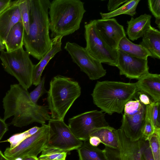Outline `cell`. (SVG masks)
<instances>
[{"label":"cell","mask_w":160,"mask_h":160,"mask_svg":"<svg viewBox=\"0 0 160 160\" xmlns=\"http://www.w3.org/2000/svg\"><path fill=\"white\" fill-rule=\"evenodd\" d=\"M61 36H58L51 39L52 47L51 49L40 59L39 62L34 65L32 72V84L37 86L41 80L42 73L50 60L58 52L62 51Z\"/></svg>","instance_id":"obj_18"},{"label":"cell","mask_w":160,"mask_h":160,"mask_svg":"<svg viewBox=\"0 0 160 160\" xmlns=\"http://www.w3.org/2000/svg\"><path fill=\"white\" fill-rule=\"evenodd\" d=\"M89 142L92 146L97 147L101 143L99 138L96 136H90L89 139Z\"/></svg>","instance_id":"obj_39"},{"label":"cell","mask_w":160,"mask_h":160,"mask_svg":"<svg viewBox=\"0 0 160 160\" xmlns=\"http://www.w3.org/2000/svg\"><path fill=\"white\" fill-rule=\"evenodd\" d=\"M49 127L43 124L38 131L12 148H6L4 155L10 160L26 156L37 157L42 152L48 138Z\"/></svg>","instance_id":"obj_11"},{"label":"cell","mask_w":160,"mask_h":160,"mask_svg":"<svg viewBox=\"0 0 160 160\" xmlns=\"http://www.w3.org/2000/svg\"><path fill=\"white\" fill-rule=\"evenodd\" d=\"M64 49L70 54L73 62L90 80H97L106 75V71L102 63L91 56L85 48L75 42H67Z\"/></svg>","instance_id":"obj_10"},{"label":"cell","mask_w":160,"mask_h":160,"mask_svg":"<svg viewBox=\"0 0 160 160\" xmlns=\"http://www.w3.org/2000/svg\"><path fill=\"white\" fill-rule=\"evenodd\" d=\"M140 0H128L116 10L107 13H100L102 19L111 18L122 14L133 16L136 13L137 6Z\"/></svg>","instance_id":"obj_25"},{"label":"cell","mask_w":160,"mask_h":160,"mask_svg":"<svg viewBox=\"0 0 160 160\" xmlns=\"http://www.w3.org/2000/svg\"><path fill=\"white\" fill-rule=\"evenodd\" d=\"M139 44L146 48L151 57L160 59V32L151 26L142 37Z\"/></svg>","instance_id":"obj_20"},{"label":"cell","mask_w":160,"mask_h":160,"mask_svg":"<svg viewBox=\"0 0 160 160\" xmlns=\"http://www.w3.org/2000/svg\"><path fill=\"white\" fill-rule=\"evenodd\" d=\"M24 32L22 22H18L12 27L3 43L6 51L11 52L23 47Z\"/></svg>","instance_id":"obj_21"},{"label":"cell","mask_w":160,"mask_h":160,"mask_svg":"<svg viewBox=\"0 0 160 160\" xmlns=\"http://www.w3.org/2000/svg\"><path fill=\"white\" fill-rule=\"evenodd\" d=\"M148 141L154 160H160V129H155Z\"/></svg>","instance_id":"obj_28"},{"label":"cell","mask_w":160,"mask_h":160,"mask_svg":"<svg viewBox=\"0 0 160 160\" xmlns=\"http://www.w3.org/2000/svg\"><path fill=\"white\" fill-rule=\"evenodd\" d=\"M151 16L144 14L127 22V33L129 39L134 41L142 37L150 27Z\"/></svg>","instance_id":"obj_19"},{"label":"cell","mask_w":160,"mask_h":160,"mask_svg":"<svg viewBox=\"0 0 160 160\" xmlns=\"http://www.w3.org/2000/svg\"><path fill=\"white\" fill-rule=\"evenodd\" d=\"M117 50H120L133 57L148 59L151 55L148 51L139 44H134L125 36L120 41Z\"/></svg>","instance_id":"obj_23"},{"label":"cell","mask_w":160,"mask_h":160,"mask_svg":"<svg viewBox=\"0 0 160 160\" xmlns=\"http://www.w3.org/2000/svg\"><path fill=\"white\" fill-rule=\"evenodd\" d=\"M146 108L139 113L132 115H123L120 128L125 136L132 141H138L142 138V129L145 120Z\"/></svg>","instance_id":"obj_15"},{"label":"cell","mask_w":160,"mask_h":160,"mask_svg":"<svg viewBox=\"0 0 160 160\" xmlns=\"http://www.w3.org/2000/svg\"><path fill=\"white\" fill-rule=\"evenodd\" d=\"M117 135L118 148L114 149L105 146L104 149L110 160H143L142 149L145 140L141 138L132 141L121 128L117 130Z\"/></svg>","instance_id":"obj_12"},{"label":"cell","mask_w":160,"mask_h":160,"mask_svg":"<svg viewBox=\"0 0 160 160\" xmlns=\"http://www.w3.org/2000/svg\"><path fill=\"white\" fill-rule=\"evenodd\" d=\"M48 140L42 151V155L68 152L77 150L83 142L77 138L63 121L51 119L48 121Z\"/></svg>","instance_id":"obj_7"},{"label":"cell","mask_w":160,"mask_h":160,"mask_svg":"<svg viewBox=\"0 0 160 160\" xmlns=\"http://www.w3.org/2000/svg\"><path fill=\"white\" fill-rule=\"evenodd\" d=\"M135 100L131 99L125 105L123 110V114L131 116L136 114L146 108V106L142 103L138 99L135 98Z\"/></svg>","instance_id":"obj_29"},{"label":"cell","mask_w":160,"mask_h":160,"mask_svg":"<svg viewBox=\"0 0 160 160\" xmlns=\"http://www.w3.org/2000/svg\"><path fill=\"white\" fill-rule=\"evenodd\" d=\"M39 128L37 126H35L22 132L14 134L3 142H9L10 144L9 148H13L25 139L36 133Z\"/></svg>","instance_id":"obj_27"},{"label":"cell","mask_w":160,"mask_h":160,"mask_svg":"<svg viewBox=\"0 0 160 160\" xmlns=\"http://www.w3.org/2000/svg\"><path fill=\"white\" fill-rule=\"evenodd\" d=\"M81 92L77 82L60 75L54 77L50 82L47 98L51 119L64 121L67 112Z\"/></svg>","instance_id":"obj_5"},{"label":"cell","mask_w":160,"mask_h":160,"mask_svg":"<svg viewBox=\"0 0 160 160\" xmlns=\"http://www.w3.org/2000/svg\"><path fill=\"white\" fill-rule=\"evenodd\" d=\"M8 130V126L5 121L0 118V141Z\"/></svg>","instance_id":"obj_38"},{"label":"cell","mask_w":160,"mask_h":160,"mask_svg":"<svg viewBox=\"0 0 160 160\" xmlns=\"http://www.w3.org/2000/svg\"><path fill=\"white\" fill-rule=\"evenodd\" d=\"M98 32L112 48L117 50L119 43L126 36L123 27L114 18L94 20Z\"/></svg>","instance_id":"obj_14"},{"label":"cell","mask_w":160,"mask_h":160,"mask_svg":"<svg viewBox=\"0 0 160 160\" xmlns=\"http://www.w3.org/2000/svg\"><path fill=\"white\" fill-rule=\"evenodd\" d=\"M5 48V45L3 44L2 42L0 40V52L4 50Z\"/></svg>","instance_id":"obj_42"},{"label":"cell","mask_w":160,"mask_h":160,"mask_svg":"<svg viewBox=\"0 0 160 160\" xmlns=\"http://www.w3.org/2000/svg\"><path fill=\"white\" fill-rule=\"evenodd\" d=\"M148 8L152 14L155 18V23L158 25L159 28L160 26V0H148Z\"/></svg>","instance_id":"obj_33"},{"label":"cell","mask_w":160,"mask_h":160,"mask_svg":"<svg viewBox=\"0 0 160 160\" xmlns=\"http://www.w3.org/2000/svg\"><path fill=\"white\" fill-rule=\"evenodd\" d=\"M19 0L12 1L0 14V40L3 44L9 32L19 22H22L18 6Z\"/></svg>","instance_id":"obj_16"},{"label":"cell","mask_w":160,"mask_h":160,"mask_svg":"<svg viewBox=\"0 0 160 160\" xmlns=\"http://www.w3.org/2000/svg\"><path fill=\"white\" fill-rule=\"evenodd\" d=\"M155 130V128L150 116L148 105H147L145 120L142 129L141 138L145 141H148L154 133Z\"/></svg>","instance_id":"obj_30"},{"label":"cell","mask_w":160,"mask_h":160,"mask_svg":"<svg viewBox=\"0 0 160 160\" xmlns=\"http://www.w3.org/2000/svg\"><path fill=\"white\" fill-rule=\"evenodd\" d=\"M139 92V91H138ZM138 92L139 95V99L140 101L143 104L147 106L150 105L152 102L149 97L144 92Z\"/></svg>","instance_id":"obj_37"},{"label":"cell","mask_w":160,"mask_h":160,"mask_svg":"<svg viewBox=\"0 0 160 160\" xmlns=\"http://www.w3.org/2000/svg\"><path fill=\"white\" fill-rule=\"evenodd\" d=\"M45 81V78L43 77L36 88L29 93L31 100L35 104H37L38 100L41 97L48 93V91L46 90L44 87Z\"/></svg>","instance_id":"obj_32"},{"label":"cell","mask_w":160,"mask_h":160,"mask_svg":"<svg viewBox=\"0 0 160 160\" xmlns=\"http://www.w3.org/2000/svg\"><path fill=\"white\" fill-rule=\"evenodd\" d=\"M49 9L52 38L63 37L78 30L86 12L84 2L80 0H53Z\"/></svg>","instance_id":"obj_4"},{"label":"cell","mask_w":160,"mask_h":160,"mask_svg":"<svg viewBox=\"0 0 160 160\" xmlns=\"http://www.w3.org/2000/svg\"><path fill=\"white\" fill-rule=\"evenodd\" d=\"M11 0H0V14L10 4Z\"/></svg>","instance_id":"obj_40"},{"label":"cell","mask_w":160,"mask_h":160,"mask_svg":"<svg viewBox=\"0 0 160 160\" xmlns=\"http://www.w3.org/2000/svg\"><path fill=\"white\" fill-rule=\"evenodd\" d=\"M160 102H152L148 105L151 120L155 129H160Z\"/></svg>","instance_id":"obj_31"},{"label":"cell","mask_w":160,"mask_h":160,"mask_svg":"<svg viewBox=\"0 0 160 160\" xmlns=\"http://www.w3.org/2000/svg\"><path fill=\"white\" fill-rule=\"evenodd\" d=\"M13 160H22V158H16Z\"/></svg>","instance_id":"obj_45"},{"label":"cell","mask_w":160,"mask_h":160,"mask_svg":"<svg viewBox=\"0 0 160 160\" xmlns=\"http://www.w3.org/2000/svg\"><path fill=\"white\" fill-rule=\"evenodd\" d=\"M49 0H30L29 33L24 32L23 45L30 55L38 60L51 49L49 35Z\"/></svg>","instance_id":"obj_2"},{"label":"cell","mask_w":160,"mask_h":160,"mask_svg":"<svg viewBox=\"0 0 160 160\" xmlns=\"http://www.w3.org/2000/svg\"><path fill=\"white\" fill-rule=\"evenodd\" d=\"M138 91L137 82L98 81L91 95L95 105L111 115L115 112L122 113L126 104Z\"/></svg>","instance_id":"obj_3"},{"label":"cell","mask_w":160,"mask_h":160,"mask_svg":"<svg viewBox=\"0 0 160 160\" xmlns=\"http://www.w3.org/2000/svg\"><path fill=\"white\" fill-rule=\"evenodd\" d=\"M92 136L99 138L105 146L114 149L118 147L117 129L109 126L97 129L91 135Z\"/></svg>","instance_id":"obj_24"},{"label":"cell","mask_w":160,"mask_h":160,"mask_svg":"<svg viewBox=\"0 0 160 160\" xmlns=\"http://www.w3.org/2000/svg\"><path fill=\"white\" fill-rule=\"evenodd\" d=\"M139 91L147 93L155 102H160V75L149 72L136 82Z\"/></svg>","instance_id":"obj_17"},{"label":"cell","mask_w":160,"mask_h":160,"mask_svg":"<svg viewBox=\"0 0 160 160\" xmlns=\"http://www.w3.org/2000/svg\"><path fill=\"white\" fill-rule=\"evenodd\" d=\"M142 155L143 160H154L148 141L144 142Z\"/></svg>","instance_id":"obj_35"},{"label":"cell","mask_w":160,"mask_h":160,"mask_svg":"<svg viewBox=\"0 0 160 160\" xmlns=\"http://www.w3.org/2000/svg\"><path fill=\"white\" fill-rule=\"evenodd\" d=\"M4 154L2 153V151L0 150V160H2L3 156Z\"/></svg>","instance_id":"obj_43"},{"label":"cell","mask_w":160,"mask_h":160,"mask_svg":"<svg viewBox=\"0 0 160 160\" xmlns=\"http://www.w3.org/2000/svg\"><path fill=\"white\" fill-rule=\"evenodd\" d=\"M128 0H110L107 4L108 9L110 12L118 9L121 4L125 3Z\"/></svg>","instance_id":"obj_36"},{"label":"cell","mask_w":160,"mask_h":160,"mask_svg":"<svg viewBox=\"0 0 160 160\" xmlns=\"http://www.w3.org/2000/svg\"><path fill=\"white\" fill-rule=\"evenodd\" d=\"M18 6L24 32L28 35L30 25V0H19Z\"/></svg>","instance_id":"obj_26"},{"label":"cell","mask_w":160,"mask_h":160,"mask_svg":"<svg viewBox=\"0 0 160 160\" xmlns=\"http://www.w3.org/2000/svg\"><path fill=\"white\" fill-rule=\"evenodd\" d=\"M67 153L62 152L41 154L38 158L39 160H66Z\"/></svg>","instance_id":"obj_34"},{"label":"cell","mask_w":160,"mask_h":160,"mask_svg":"<svg viewBox=\"0 0 160 160\" xmlns=\"http://www.w3.org/2000/svg\"><path fill=\"white\" fill-rule=\"evenodd\" d=\"M77 151L79 160H110L104 149L91 145L89 140L84 141Z\"/></svg>","instance_id":"obj_22"},{"label":"cell","mask_w":160,"mask_h":160,"mask_svg":"<svg viewBox=\"0 0 160 160\" xmlns=\"http://www.w3.org/2000/svg\"><path fill=\"white\" fill-rule=\"evenodd\" d=\"M3 119L13 116L10 124L22 127L34 122L45 124L51 119L48 106H40L31 100L27 90L19 84L11 85L3 99Z\"/></svg>","instance_id":"obj_1"},{"label":"cell","mask_w":160,"mask_h":160,"mask_svg":"<svg viewBox=\"0 0 160 160\" xmlns=\"http://www.w3.org/2000/svg\"><path fill=\"white\" fill-rule=\"evenodd\" d=\"M68 126L75 137L82 141L89 140L97 129L109 126L103 112L97 110L88 111L70 118Z\"/></svg>","instance_id":"obj_9"},{"label":"cell","mask_w":160,"mask_h":160,"mask_svg":"<svg viewBox=\"0 0 160 160\" xmlns=\"http://www.w3.org/2000/svg\"><path fill=\"white\" fill-rule=\"evenodd\" d=\"M118 51L117 67L120 75L129 79L138 80L148 72V59L130 56L120 50Z\"/></svg>","instance_id":"obj_13"},{"label":"cell","mask_w":160,"mask_h":160,"mask_svg":"<svg viewBox=\"0 0 160 160\" xmlns=\"http://www.w3.org/2000/svg\"><path fill=\"white\" fill-rule=\"evenodd\" d=\"M29 55L23 47L11 52L3 50L0 54V59L4 70L15 78L19 84L26 90L32 84L34 66Z\"/></svg>","instance_id":"obj_6"},{"label":"cell","mask_w":160,"mask_h":160,"mask_svg":"<svg viewBox=\"0 0 160 160\" xmlns=\"http://www.w3.org/2000/svg\"><path fill=\"white\" fill-rule=\"evenodd\" d=\"M84 28L85 48L89 53L101 63L116 67L118 51L111 48L101 37L96 28L94 20L85 24Z\"/></svg>","instance_id":"obj_8"},{"label":"cell","mask_w":160,"mask_h":160,"mask_svg":"<svg viewBox=\"0 0 160 160\" xmlns=\"http://www.w3.org/2000/svg\"><path fill=\"white\" fill-rule=\"evenodd\" d=\"M23 160H39L37 157L26 156L22 158Z\"/></svg>","instance_id":"obj_41"},{"label":"cell","mask_w":160,"mask_h":160,"mask_svg":"<svg viewBox=\"0 0 160 160\" xmlns=\"http://www.w3.org/2000/svg\"><path fill=\"white\" fill-rule=\"evenodd\" d=\"M2 160H10L8 158L6 157L4 155L2 158Z\"/></svg>","instance_id":"obj_44"}]
</instances>
